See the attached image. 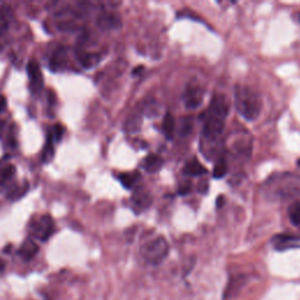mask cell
<instances>
[{
	"instance_id": "10",
	"label": "cell",
	"mask_w": 300,
	"mask_h": 300,
	"mask_svg": "<svg viewBox=\"0 0 300 300\" xmlns=\"http://www.w3.org/2000/svg\"><path fill=\"white\" fill-rule=\"evenodd\" d=\"M183 172L186 176H193V177H195V176H202L206 174V169L196 159H193L189 162H186L184 169H183Z\"/></svg>"
},
{
	"instance_id": "14",
	"label": "cell",
	"mask_w": 300,
	"mask_h": 300,
	"mask_svg": "<svg viewBox=\"0 0 300 300\" xmlns=\"http://www.w3.org/2000/svg\"><path fill=\"white\" fill-rule=\"evenodd\" d=\"M174 130H175V120L172 118L171 114H167L164 116L163 120V131L167 138H172L174 136Z\"/></svg>"
},
{
	"instance_id": "2",
	"label": "cell",
	"mask_w": 300,
	"mask_h": 300,
	"mask_svg": "<svg viewBox=\"0 0 300 300\" xmlns=\"http://www.w3.org/2000/svg\"><path fill=\"white\" fill-rule=\"evenodd\" d=\"M236 109L247 121H254L261 111V99L257 92L246 86H236L235 89Z\"/></svg>"
},
{
	"instance_id": "12",
	"label": "cell",
	"mask_w": 300,
	"mask_h": 300,
	"mask_svg": "<svg viewBox=\"0 0 300 300\" xmlns=\"http://www.w3.org/2000/svg\"><path fill=\"white\" fill-rule=\"evenodd\" d=\"M287 215L292 224L295 227H300V201L294 202L290 205L287 210Z\"/></svg>"
},
{
	"instance_id": "8",
	"label": "cell",
	"mask_w": 300,
	"mask_h": 300,
	"mask_svg": "<svg viewBox=\"0 0 300 300\" xmlns=\"http://www.w3.org/2000/svg\"><path fill=\"white\" fill-rule=\"evenodd\" d=\"M38 251H39V246L36 245V243L33 242L32 239H27L21 245L20 250H19V256L24 260H31L38 253Z\"/></svg>"
},
{
	"instance_id": "19",
	"label": "cell",
	"mask_w": 300,
	"mask_h": 300,
	"mask_svg": "<svg viewBox=\"0 0 300 300\" xmlns=\"http://www.w3.org/2000/svg\"><path fill=\"white\" fill-rule=\"evenodd\" d=\"M12 9L7 5L0 6V26H6L10 22Z\"/></svg>"
},
{
	"instance_id": "9",
	"label": "cell",
	"mask_w": 300,
	"mask_h": 300,
	"mask_svg": "<svg viewBox=\"0 0 300 300\" xmlns=\"http://www.w3.org/2000/svg\"><path fill=\"white\" fill-rule=\"evenodd\" d=\"M162 167H163V160L161 159L160 156L154 155V154H150V155L145 157L143 161V168L145 169V171L150 172V174L159 172Z\"/></svg>"
},
{
	"instance_id": "7",
	"label": "cell",
	"mask_w": 300,
	"mask_h": 300,
	"mask_svg": "<svg viewBox=\"0 0 300 300\" xmlns=\"http://www.w3.org/2000/svg\"><path fill=\"white\" fill-rule=\"evenodd\" d=\"M133 201V206L137 211H143V210L148 209L149 205L152 204V196L145 191H138L131 198Z\"/></svg>"
},
{
	"instance_id": "21",
	"label": "cell",
	"mask_w": 300,
	"mask_h": 300,
	"mask_svg": "<svg viewBox=\"0 0 300 300\" xmlns=\"http://www.w3.org/2000/svg\"><path fill=\"white\" fill-rule=\"evenodd\" d=\"M51 134L55 142H60L63 136V134H65V128H63V126L60 125V123H55L53 126V129L51 131Z\"/></svg>"
},
{
	"instance_id": "29",
	"label": "cell",
	"mask_w": 300,
	"mask_h": 300,
	"mask_svg": "<svg viewBox=\"0 0 300 300\" xmlns=\"http://www.w3.org/2000/svg\"><path fill=\"white\" fill-rule=\"evenodd\" d=\"M299 19H300V16H299Z\"/></svg>"
},
{
	"instance_id": "23",
	"label": "cell",
	"mask_w": 300,
	"mask_h": 300,
	"mask_svg": "<svg viewBox=\"0 0 300 300\" xmlns=\"http://www.w3.org/2000/svg\"><path fill=\"white\" fill-rule=\"evenodd\" d=\"M191 190V184L190 183H186V184H183L181 188H179L178 194L179 195H188Z\"/></svg>"
},
{
	"instance_id": "4",
	"label": "cell",
	"mask_w": 300,
	"mask_h": 300,
	"mask_svg": "<svg viewBox=\"0 0 300 300\" xmlns=\"http://www.w3.org/2000/svg\"><path fill=\"white\" fill-rule=\"evenodd\" d=\"M31 231L34 237L41 242H46L54 234L55 227L53 218L50 215H43L31 223Z\"/></svg>"
},
{
	"instance_id": "11",
	"label": "cell",
	"mask_w": 300,
	"mask_h": 300,
	"mask_svg": "<svg viewBox=\"0 0 300 300\" xmlns=\"http://www.w3.org/2000/svg\"><path fill=\"white\" fill-rule=\"evenodd\" d=\"M16 172L17 169L13 164H6V166L0 168V184H5L10 179H12Z\"/></svg>"
},
{
	"instance_id": "6",
	"label": "cell",
	"mask_w": 300,
	"mask_h": 300,
	"mask_svg": "<svg viewBox=\"0 0 300 300\" xmlns=\"http://www.w3.org/2000/svg\"><path fill=\"white\" fill-rule=\"evenodd\" d=\"M27 74L29 78V89L33 94L40 93L44 87V78L39 63L35 60H31L27 65Z\"/></svg>"
},
{
	"instance_id": "20",
	"label": "cell",
	"mask_w": 300,
	"mask_h": 300,
	"mask_svg": "<svg viewBox=\"0 0 300 300\" xmlns=\"http://www.w3.org/2000/svg\"><path fill=\"white\" fill-rule=\"evenodd\" d=\"M79 60H80V62L82 63V66L84 67H92L93 65H95V63L99 61V56L97 55H93V54H84L81 56H79Z\"/></svg>"
},
{
	"instance_id": "13",
	"label": "cell",
	"mask_w": 300,
	"mask_h": 300,
	"mask_svg": "<svg viewBox=\"0 0 300 300\" xmlns=\"http://www.w3.org/2000/svg\"><path fill=\"white\" fill-rule=\"evenodd\" d=\"M53 137H52V134H48L46 144L44 147V152H43V162L44 163H48L51 162L52 159L54 156V147H53Z\"/></svg>"
},
{
	"instance_id": "1",
	"label": "cell",
	"mask_w": 300,
	"mask_h": 300,
	"mask_svg": "<svg viewBox=\"0 0 300 300\" xmlns=\"http://www.w3.org/2000/svg\"><path fill=\"white\" fill-rule=\"evenodd\" d=\"M229 114V101L224 95H216L203 116V134L208 138H217L223 133Z\"/></svg>"
},
{
	"instance_id": "28",
	"label": "cell",
	"mask_w": 300,
	"mask_h": 300,
	"mask_svg": "<svg viewBox=\"0 0 300 300\" xmlns=\"http://www.w3.org/2000/svg\"><path fill=\"white\" fill-rule=\"evenodd\" d=\"M298 166H299V167H300V160H299V161H298Z\"/></svg>"
},
{
	"instance_id": "17",
	"label": "cell",
	"mask_w": 300,
	"mask_h": 300,
	"mask_svg": "<svg viewBox=\"0 0 300 300\" xmlns=\"http://www.w3.org/2000/svg\"><path fill=\"white\" fill-rule=\"evenodd\" d=\"M228 174V164L224 160H220L216 163V166L213 167V171H212V176L213 178H223L225 175Z\"/></svg>"
},
{
	"instance_id": "15",
	"label": "cell",
	"mask_w": 300,
	"mask_h": 300,
	"mask_svg": "<svg viewBox=\"0 0 300 300\" xmlns=\"http://www.w3.org/2000/svg\"><path fill=\"white\" fill-rule=\"evenodd\" d=\"M194 128V123H193V119L189 118H183L181 120V123H179L178 127V135L179 136H188L191 131H193Z\"/></svg>"
},
{
	"instance_id": "27",
	"label": "cell",
	"mask_w": 300,
	"mask_h": 300,
	"mask_svg": "<svg viewBox=\"0 0 300 300\" xmlns=\"http://www.w3.org/2000/svg\"><path fill=\"white\" fill-rule=\"evenodd\" d=\"M4 268H5V262H4L2 259H0V271H3Z\"/></svg>"
},
{
	"instance_id": "18",
	"label": "cell",
	"mask_w": 300,
	"mask_h": 300,
	"mask_svg": "<svg viewBox=\"0 0 300 300\" xmlns=\"http://www.w3.org/2000/svg\"><path fill=\"white\" fill-rule=\"evenodd\" d=\"M119 179L120 182H121V184L125 186L126 189H131L135 181H136V175L129 174V172H123V174L119 175Z\"/></svg>"
},
{
	"instance_id": "16",
	"label": "cell",
	"mask_w": 300,
	"mask_h": 300,
	"mask_svg": "<svg viewBox=\"0 0 300 300\" xmlns=\"http://www.w3.org/2000/svg\"><path fill=\"white\" fill-rule=\"evenodd\" d=\"M142 126V118L140 115H134L127 121L126 123V129L129 131V133H137L140 130Z\"/></svg>"
},
{
	"instance_id": "5",
	"label": "cell",
	"mask_w": 300,
	"mask_h": 300,
	"mask_svg": "<svg viewBox=\"0 0 300 300\" xmlns=\"http://www.w3.org/2000/svg\"><path fill=\"white\" fill-rule=\"evenodd\" d=\"M204 99V91L198 85H189L183 94V101L188 109H196Z\"/></svg>"
},
{
	"instance_id": "22",
	"label": "cell",
	"mask_w": 300,
	"mask_h": 300,
	"mask_svg": "<svg viewBox=\"0 0 300 300\" xmlns=\"http://www.w3.org/2000/svg\"><path fill=\"white\" fill-rule=\"evenodd\" d=\"M27 189H28V184L27 182H25L24 186H18L12 191V193L9 194V198H11V200H18V198H21V196H24L26 194Z\"/></svg>"
},
{
	"instance_id": "25",
	"label": "cell",
	"mask_w": 300,
	"mask_h": 300,
	"mask_svg": "<svg viewBox=\"0 0 300 300\" xmlns=\"http://www.w3.org/2000/svg\"><path fill=\"white\" fill-rule=\"evenodd\" d=\"M223 204H224V197L218 196V198H217V206H218V208H222Z\"/></svg>"
},
{
	"instance_id": "3",
	"label": "cell",
	"mask_w": 300,
	"mask_h": 300,
	"mask_svg": "<svg viewBox=\"0 0 300 300\" xmlns=\"http://www.w3.org/2000/svg\"><path fill=\"white\" fill-rule=\"evenodd\" d=\"M169 253V244L166 238L159 237L142 244L141 256L150 265H159L166 259Z\"/></svg>"
},
{
	"instance_id": "24",
	"label": "cell",
	"mask_w": 300,
	"mask_h": 300,
	"mask_svg": "<svg viewBox=\"0 0 300 300\" xmlns=\"http://www.w3.org/2000/svg\"><path fill=\"white\" fill-rule=\"evenodd\" d=\"M6 108V99L3 95H0V113L5 110Z\"/></svg>"
},
{
	"instance_id": "26",
	"label": "cell",
	"mask_w": 300,
	"mask_h": 300,
	"mask_svg": "<svg viewBox=\"0 0 300 300\" xmlns=\"http://www.w3.org/2000/svg\"><path fill=\"white\" fill-rule=\"evenodd\" d=\"M141 70H143V67H142V66L138 67V68H135V69L133 70V74H134V75H135V74H138V73L141 72Z\"/></svg>"
}]
</instances>
